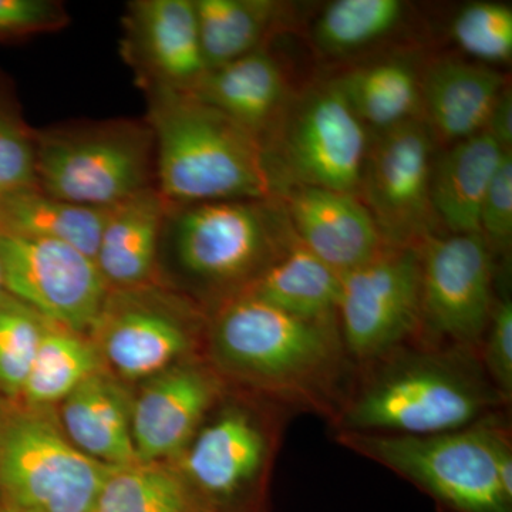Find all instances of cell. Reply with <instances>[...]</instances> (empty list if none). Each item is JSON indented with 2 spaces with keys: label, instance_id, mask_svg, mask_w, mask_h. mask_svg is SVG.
Listing matches in <instances>:
<instances>
[{
  "label": "cell",
  "instance_id": "6da1fadb",
  "mask_svg": "<svg viewBox=\"0 0 512 512\" xmlns=\"http://www.w3.org/2000/svg\"><path fill=\"white\" fill-rule=\"evenodd\" d=\"M342 407V433L430 436L466 429L504 402L471 350H394Z\"/></svg>",
  "mask_w": 512,
  "mask_h": 512
},
{
  "label": "cell",
  "instance_id": "7a4b0ae2",
  "mask_svg": "<svg viewBox=\"0 0 512 512\" xmlns=\"http://www.w3.org/2000/svg\"><path fill=\"white\" fill-rule=\"evenodd\" d=\"M212 349L232 375L312 404L328 399L348 360L338 318H303L245 292L218 313Z\"/></svg>",
  "mask_w": 512,
  "mask_h": 512
},
{
  "label": "cell",
  "instance_id": "3957f363",
  "mask_svg": "<svg viewBox=\"0 0 512 512\" xmlns=\"http://www.w3.org/2000/svg\"><path fill=\"white\" fill-rule=\"evenodd\" d=\"M151 126L160 194L168 200H268L274 190L259 138L191 93L161 89Z\"/></svg>",
  "mask_w": 512,
  "mask_h": 512
},
{
  "label": "cell",
  "instance_id": "277c9868",
  "mask_svg": "<svg viewBox=\"0 0 512 512\" xmlns=\"http://www.w3.org/2000/svg\"><path fill=\"white\" fill-rule=\"evenodd\" d=\"M338 440L419 485L457 512H512L498 476L508 443L500 427L481 420L466 429L430 436L340 433Z\"/></svg>",
  "mask_w": 512,
  "mask_h": 512
},
{
  "label": "cell",
  "instance_id": "5b68a950",
  "mask_svg": "<svg viewBox=\"0 0 512 512\" xmlns=\"http://www.w3.org/2000/svg\"><path fill=\"white\" fill-rule=\"evenodd\" d=\"M45 409L0 414V491L16 512H94L111 467L74 446Z\"/></svg>",
  "mask_w": 512,
  "mask_h": 512
},
{
  "label": "cell",
  "instance_id": "8992f818",
  "mask_svg": "<svg viewBox=\"0 0 512 512\" xmlns=\"http://www.w3.org/2000/svg\"><path fill=\"white\" fill-rule=\"evenodd\" d=\"M264 201L202 202L181 212L174 247L184 271L211 284H251L296 239L286 211Z\"/></svg>",
  "mask_w": 512,
  "mask_h": 512
},
{
  "label": "cell",
  "instance_id": "52a82bcc",
  "mask_svg": "<svg viewBox=\"0 0 512 512\" xmlns=\"http://www.w3.org/2000/svg\"><path fill=\"white\" fill-rule=\"evenodd\" d=\"M369 140L338 84L309 90L286 113L275 153L266 154L274 188L284 183L357 195Z\"/></svg>",
  "mask_w": 512,
  "mask_h": 512
},
{
  "label": "cell",
  "instance_id": "ba28073f",
  "mask_svg": "<svg viewBox=\"0 0 512 512\" xmlns=\"http://www.w3.org/2000/svg\"><path fill=\"white\" fill-rule=\"evenodd\" d=\"M340 279L338 323L350 359L376 362L421 328L420 248L386 245Z\"/></svg>",
  "mask_w": 512,
  "mask_h": 512
},
{
  "label": "cell",
  "instance_id": "9c48e42d",
  "mask_svg": "<svg viewBox=\"0 0 512 512\" xmlns=\"http://www.w3.org/2000/svg\"><path fill=\"white\" fill-rule=\"evenodd\" d=\"M0 265L6 291L46 322L80 335L96 328L109 285L90 256L62 242L0 232Z\"/></svg>",
  "mask_w": 512,
  "mask_h": 512
},
{
  "label": "cell",
  "instance_id": "30bf717a",
  "mask_svg": "<svg viewBox=\"0 0 512 512\" xmlns=\"http://www.w3.org/2000/svg\"><path fill=\"white\" fill-rule=\"evenodd\" d=\"M148 158L133 128L50 134L36 147L37 183L59 200L110 208L147 188Z\"/></svg>",
  "mask_w": 512,
  "mask_h": 512
},
{
  "label": "cell",
  "instance_id": "8fae6325",
  "mask_svg": "<svg viewBox=\"0 0 512 512\" xmlns=\"http://www.w3.org/2000/svg\"><path fill=\"white\" fill-rule=\"evenodd\" d=\"M421 256V326L453 349L483 340L494 311L493 251L481 234L427 237Z\"/></svg>",
  "mask_w": 512,
  "mask_h": 512
},
{
  "label": "cell",
  "instance_id": "7c38bea8",
  "mask_svg": "<svg viewBox=\"0 0 512 512\" xmlns=\"http://www.w3.org/2000/svg\"><path fill=\"white\" fill-rule=\"evenodd\" d=\"M433 143L419 119L382 131L369 146L357 192L387 247L429 237Z\"/></svg>",
  "mask_w": 512,
  "mask_h": 512
},
{
  "label": "cell",
  "instance_id": "4fadbf2b",
  "mask_svg": "<svg viewBox=\"0 0 512 512\" xmlns=\"http://www.w3.org/2000/svg\"><path fill=\"white\" fill-rule=\"evenodd\" d=\"M217 394L214 377L200 367L173 366L151 377L131 404L138 463H160L184 453Z\"/></svg>",
  "mask_w": 512,
  "mask_h": 512
},
{
  "label": "cell",
  "instance_id": "5bb4252c",
  "mask_svg": "<svg viewBox=\"0 0 512 512\" xmlns=\"http://www.w3.org/2000/svg\"><path fill=\"white\" fill-rule=\"evenodd\" d=\"M285 211L296 239L340 276L386 247L375 220L355 194L293 185L286 188Z\"/></svg>",
  "mask_w": 512,
  "mask_h": 512
},
{
  "label": "cell",
  "instance_id": "9a60e30c",
  "mask_svg": "<svg viewBox=\"0 0 512 512\" xmlns=\"http://www.w3.org/2000/svg\"><path fill=\"white\" fill-rule=\"evenodd\" d=\"M269 451L268 434L254 414L229 407L185 448L181 476L192 490L231 500L264 471Z\"/></svg>",
  "mask_w": 512,
  "mask_h": 512
},
{
  "label": "cell",
  "instance_id": "2e32d148",
  "mask_svg": "<svg viewBox=\"0 0 512 512\" xmlns=\"http://www.w3.org/2000/svg\"><path fill=\"white\" fill-rule=\"evenodd\" d=\"M101 357L124 379H147L173 367L190 348V335L175 316L134 299L110 305L97 323Z\"/></svg>",
  "mask_w": 512,
  "mask_h": 512
},
{
  "label": "cell",
  "instance_id": "e0dca14e",
  "mask_svg": "<svg viewBox=\"0 0 512 512\" xmlns=\"http://www.w3.org/2000/svg\"><path fill=\"white\" fill-rule=\"evenodd\" d=\"M131 28L143 63L161 89L191 92L207 73L195 3L144 0L133 6Z\"/></svg>",
  "mask_w": 512,
  "mask_h": 512
},
{
  "label": "cell",
  "instance_id": "ac0fdd59",
  "mask_svg": "<svg viewBox=\"0 0 512 512\" xmlns=\"http://www.w3.org/2000/svg\"><path fill=\"white\" fill-rule=\"evenodd\" d=\"M131 404L126 390L103 370L84 380L62 402V429L70 441L104 466L138 463L131 436Z\"/></svg>",
  "mask_w": 512,
  "mask_h": 512
},
{
  "label": "cell",
  "instance_id": "d6986e66",
  "mask_svg": "<svg viewBox=\"0 0 512 512\" xmlns=\"http://www.w3.org/2000/svg\"><path fill=\"white\" fill-rule=\"evenodd\" d=\"M188 93L256 138L279 123L286 109L284 74L261 49L208 70Z\"/></svg>",
  "mask_w": 512,
  "mask_h": 512
},
{
  "label": "cell",
  "instance_id": "ffe728a7",
  "mask_svg": "<svg viewBox=\"0 0 512 512\" xmlns=\"http://www.w3.org/2000/svg\"><path fill=\"white\" fill-rule=\"evenodd\" d=\"M504 89L503 77L487 64L440 60L420 79L421 107L437 133L457 143L484 131Z\"/></svg>",
  "mask_w": 512,
  "mask_h": 512
},
{
  "label": "cell",
  "instance_id": "44dd1931",
  "mask_svg": "<svg viewBox=\"0 0 512 512\" xmlns=\"http://www.w3.org/2000/svg\"><path fill=\"white\" fill-rule=\"evenodd\" d=\"M504 151L490 134L481 131L457 141L440 160L433 161L431 208L453 234H480L481 204Z\"/></svg>",
  "mask_w": 512,
  "mask_h": 512
},
{
  "label": "cell",
  "instance_id": "7402d4cb",
  "mask_svg": "<svg viewBox=\"0 0 512 512\" xmlns=\"http://www.w3.org/2000/svg\"><path fill=\"white\" fill-rule=\"evenodd\" d=\"M163 218V195L148 187L109 208L94 258L107 285L127 289L147 281Z\"/></svg>",
  "mask_w": 512,
  "mask_h": 512
},
{
  "label": "cell",
  "instance_id": "603a6c76",
  "mask_svg": "<svg viewBox=\"0 0 512 512\" xmlns=\"http://www.w3.org/2000/svg\"><path fill=\"white\" fill-rule=\"evenodd\" d=\"M342 279L298 239L244 291L259 301L303 318H338Z\"/></svg>",
  "mask_w": 512,
  "mask_h": 512
},
{
  "label": "cell",
  "instance_id": "cb8c5ba5",
  "mask_svg": "<svg viewBox=\"0 0 512 512\" xmlns=\"http://www.w3.org/2000/svg\"><path fill=\"white\" fill-rule=\"evenodd\" d=\"M0 198V232L62 242L96 258L109 208L86 207L37 190Z\"/></svg>",
  "mask_w": 512,
  "mask_h": 512
},
{
  "label": "cell",
  "instance_id": "d4e9b609",
  "mask_svg": "<svg viewBox=\"0 0 512 512\" xmlns=\"http://www.w3.org/2000/svg\"><path fill=\"white\" fill-rule=\"evenodd\" d=\"M365 126L380 131L417 119L420 77L404 60H386L352 70L335 80Z\"/></svg>",
  "mask_w": 512,
  "mask_h": 512
},
{
  "label": "cell",
  "instance_id": "484cf974",
  "mask_svg": "<svg viewBox=\"0 0 512 512\" xmlns=\"http://www.w3.org/2000/svg\"><path fill=\"white\" fill-rule=\"evenodd\" d=\"M194 3L207 72L258 50L279 13V3L272 0Z\"/></svg>",
  "mask_w": 512,
  "mask_h": 512
},
{
  "label": "cell",
  "instance_id": "4316f807",
  "mask_svg": "<svg viewBox=\"0 0 512 512\" xmlns=\"http://www.w3.org/2000/svg\"><path fill=\"white\" fill-rule=\"evenodd\" d=\"M99 349L80 333L46 322L32 369L20 396L30 406L49 407L101 370Z\"/></svg>",
  "mask_w": 512,
  "mask_h": 512
},
{
  "label": "cell",
  "instance_id": "83f0119b",
  "mask_svg": "<svg viewBox=\"0 0 512 512\" xmlns=\"http://www.w3.org/2000/svg\"><path fill=\"white\" fill-rule=\"evenodd\" d=\"M94 512H201L181 474L160 463L111 467Z\"/></svg>",
  "mask_w": 512,
  "mask_h": 512
},
{
  "label": "cell",
  "instance_id": "f1b7e54d",
  "mask_svg": "<svg viewBox=\"0 0 512 512\" xmlns=\"http://www.w3.org/2000/svg\"><path fill=\"white\" fill-rule=\"evenodd\" d=\"M400 0H338L315 25L316 43L329 53H349L389 35L403 15Z\"/></svg>",
  "mask_w": 512,
  "mask_h": 512
},
{
  "label": "cell",
  "instance_id": "f546056e",
  "mask_svg": "<svg viewBox=\"0 0 512 512\" xmlns=\"http://www.w3.org/2000/svg\"><path fill=\"white\" fill-rule=\"evenodd\" d=\"M46 320L19 301L0 303V389L20 396L32 369Z\"/></svg>",
  "mask_w": 512,
  "mask_h": 512
},
{
  "label": "cell",
  "instance_id": "4dcf8cb0",
  "mask_svg": "<svg viewBox=\"0 0 512 512\" xmlns=\"http://www.w3.org/2000/svg\"><path fill=\"white\" fill-rule=\"evenodd\" d=\"M451 35L480 62H507L512 56V9L504 3H470L451 23Z\"/></svg>",
  "mask_w": 512,
  "mask_h": 512
},
{
  "label": "cell",
  "instance_id": "1f68e13d",
  "mask_svg": "<svg viewBox=\"0 0 512 512\" xmlns=\"http://www.w3.org/2000/svg\"><path fill=\"white\" fill-rule=\"evenodd\" d=\"M36 185V147L18 121L0 110V197Z\"/></svg>",
  "mask_w": 512,
  "mask_h": 512
},
{
  "label": "cell",
  "instance_id": "d6a6232c",
  "mask_svg": "<svg viewBox=\"0 0 512 512\" xmlns=\"http://www.w3.org/2000/svg\"><path fill=\"white\" fill-rule=\"evenodd\" d=\"M480 234L493 248L507 249L512 237V156L505 150L480 211Z\"/></svg>",
  "mask_w": 512,
  "mask_h": 512
},
{
  "label": "cell",
  "instance_id": "836d02e7",
  "mask_svg": "<svg viewBox=\"0 0 512 512\" xmlns=\"http://www.w3.org/2000/svg\"><path fill=\"white\" fill-rule=\"evenodd\" d=\"M484 370L504 402L512 394V303L504 299L494 306L485 330Z\"/></svg>",
  "mask_w": 512,
  "mask_h": 512
},
{
  "label": "cell",
  "instance_id": "e575fe53",
  "mask_svg": "<svg viewBox=\"0 0 512 512\" xmlns=\"http://www.w3.org/2000/svg\"><path fill=\"white\" fill-rule=\"evenodd\" d=\"M60 19L59 8L45 0H0V35L49 29Z\"/></svg>",
  "mask_w": 512,
  "mask_h": 512
},
{
  "label": "cell",
  "instance_id": "d590c367",
  "mask_svg": "<svg viewBox=\"0 0 512 512\" xmlns=\"http://www.w3.org/2000/svg\"><path fill=\"white\" fill-rule=\"evenodd\" d=\"M485 133L500 144L505 150H511L512 144V96L510 89H504L495 101L488 116Z\"/></svg>",
  "mask_w": 512,
  "mask_h": 512
},
{
  "label": "cell",
  "instance_id": "8d00e7d4",
  "mask_svg": "<svg viewBox=\"0 0 512 512\" xmlns=\"http://www.w3.org/2000/svg\"><path fill=\"white\" fill-rule=\"evenodd\" d=\"M5 299V282H3L2 265H0V303Z\"/></svg>",
  "mask_w": 512,
  "mask_h": 512
},
{
  "label": "cell",
  "instance_id": "74e56055",
  "mask_svg": "<svg viewBox=\"0 0 512 512\" xmlns=\"http://www.w3.org/2000/svg\"><path fill=\"white\" fill-rule=\"evenodd\" d=\"M0 512H16V511L10 510V508H6V510H0Z\"/></svg>",
  "mask_w": 512,
  "mask_h": 512
}]
</instances>
